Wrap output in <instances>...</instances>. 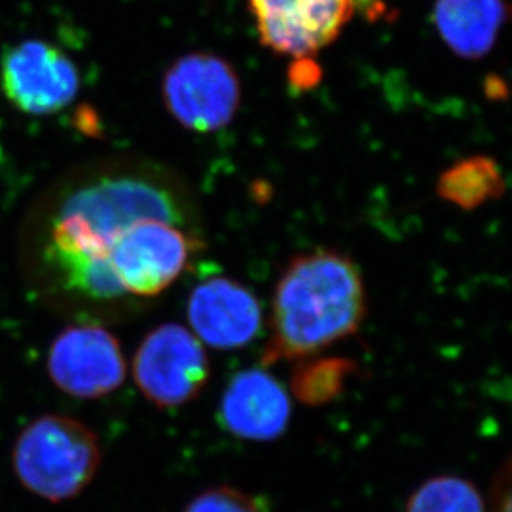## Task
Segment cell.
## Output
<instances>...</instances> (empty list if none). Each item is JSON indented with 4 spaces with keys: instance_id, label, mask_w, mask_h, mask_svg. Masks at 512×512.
I'll return each instance as SVG.
<instances>
[{
    "instance_id": "cell-17",
    "label": "cell",
    "mask_w": 512,
    "mask_h": 512,
    "mask_svg": "<svg viewBox=\"0 0 512 512\" xmlns=\"http://www.w3.org/2000/svg\"><path fill=\"white\" fill-rule=\"evenodd\" d=\"M494 512H511V469L509 463L494 486Z\"/></svg>"
},
{
    "instance_id": "cell-6",
    "label": "cell",
    "mask_w": 512,
    "mask_h": 512,
    "mask_svg": "<svg viewBox=\"0 0 512 512\" xmlns=\"http://www.w3.org/2000/svg\"><path fill=\"white\" fill-rule=\"evenodd\" d=\"M133 378L158 408H179L198 397L209 380L203 343L183 325L163 324L146 335L133 358Z\"/></svg>"
},
{
    "instance_id": "cell-8",
    "label": "cell",
    "mask_w": 512,
    "mask_h": 512,
    "mask_svg": "<svg viewBox=\"0 0 512 512\" xmlns=\"http://www.w3.org/2000/svg\"><path fill=\"white\" fill-rule=\"evenodd\" d=\"M5 97L25 115L60 112L77 98L80 77L72 60L44 40H24L0 58Z\"/></svg>"
},
{
    "instance_id": "cell-10",
    "label": "cell",
    "mask_w": 512,
    "mask_h": 512,
    "mask_svg": "<svg viewBox=\"0 0 512 512\" xmlns=\"http://www.w3.org/2000/svg\"><path fill=\"white\" fill-rule=\"evenodd\" d=\"M186 315L201 343L218 350L246 347L261 334V302L249 287L231 277H209L194 285Z\"/></svg>"
},
{
    "instance_id": "cell-4",
    "label": "cell",
    "mask_w": 512,
    "mask_h": 512,
    "mask_svg": "<svg viewBox=\"0 0 512 512\" xmlns=\"http://www.w3.org/2000/svg\"><path fill=\"white\" fill-rule=\"evenodd\" d=\"M201 247L198 232L143 219L126 229L105 261L108 300L125 295L155 297L178 281Z\"/></svg>"
},
{
    "instance_id": "cell-14",
    "label": "cell",
    "mask_w": 512,
    "mask_h": 512,
    "mask_svg": "<svg viewBox=\"0 0 512 512\" xmlns=\"http://www.w3.org/2000/svg\"><path fill=\"white\" fill-rule=\"evenodd\" d=\"M405 512H486L478 486L453 474L430 478L413 491Z\"/></svg>"
},
{
    "instance_id": "cell-11",
    "label": "cell",
    "mask_w": 512,
    "mask_h": 512,
    "mask_svg": "<svg viewBox=\"0 0 512 512\" xmlns=\"http://www.w3.org/2000/svg\"><path fill=\"white\" fill-rule=\"evenodd\" d=\"M292 418L289 393L266 368L237 372L224 388L219 421L236 438L266 443L284 435Z\"/></svg>"
},
{
    "instance_id": "cell-1",
    "label": "cell",
    "mask_w": 512,
    "mask_h": 512,
    "mask_svg": "<svg viewBox=\"0 0 512 512\" xmlns=\"http://www.w3.org/2000/svg\"><path fill=\"white\" fill-rule=\"evenodd\" d=\"M198 218L193 193L168 171H110L58 199L42 236L40 259L58 289L107 302L105 259L126 229L143 219H161L196 232Z\"/></svg>"
},
{
    "instance_id": "cell-2",
    "label": "cell",
    "mask_w": 512,
    "mask_h": 512,
    "mask_svg": "<svg viewBox=\"0 0 512 512\" xmlns=\"http://www.w3.org/2000/svg\"><path fill=\"white\" fill-rule=\"evenodd\" d=\"M367 314L362 272L329 249L295 256L272 299V337L262 363L309 357L355 334Z\"/></svg>"
},
{
    "instance_id": "cell-5",
    "label": "cell",
    "mask_w": 512,
    "mask_h": 512,
    "mask_svg": "<svg viewBox=\"0 0 512 512\" xmlns=\"http://www.w3.org/2000/svg\"><path fill=\"white\" fill-rule=\"evenodd\" d=\"M241 80L226 58L184 55L168 68L163 98L174 120L194 133L223 130L241 105Z\"/></svg>"
},
{
    "instance_id": "cell-16",
    "label": "cell",
    "mask_w": 512,
    "mask_h": 512,
    "mask_svg": "<svg viewBox=\"0 0 512 512\" xmlns=\"http://www.w3.org/2000/svg\"><path fill=\"white\" fill-rule=\"evenodd\" d=\"M184 512H264L259 499L241 489L216 486L189 501Z\"/></svg>"
},
{
    "instance_id": "cell-9",
    "label": "cell",
    "mask_w": 512,
    "mask_h": 512,
    "mask_svg": "<svg viewBox=\"0 0 512 512\" xmlns=\"http://www.w3.org/2000/svg\"><path fill=\"white\" fill-rule=\"evenodd\" d=\"M52 382L73 398L107 397L123 385L126 360L112 332L98 325H72L50 345Z\"/></svg>"
},
{
    "instance_id": "cell-13",
    "label": "cell",
    "mask_w": 512,
    "mask_h": 512,
    "mask_svg": "<svg viewBox=\"0 0 512 512\" xmlns=\"http://www.w3.org/2000/svg\"><path fill=\"white\" fill-rule=\"evenodd\" d=\"M503 171L493 158L471 156L441 174L436 191L441 199L464 211H473L503 196Z\"/></svg>"
},
{
    "instance_id": "cell-12",
    "label": "cell",
    "mask_w": 512,
    "mask_h": 512,
    "mask_svg": "<svg viewBox=\"0 0 512 512\" xmlns=\"http://www.w3.org/2000/svg\"><path fill=\"white\" fill-rule=\"evenodd\" d=\"M506 15L504 0H436L433 24L451 52L474 60L491 52Z\"/></svg>"
},
{
    "instance_id": "cell-7",
    "label": "cell",
    "mask_w": 512,
    "mask_h": 512,
    "mask_svg": "<svg viewBox=\"0 0 512 512\" xmlns=\"http://www.w3.org/2000/svg\"><path fill=\"white\" fill-rule=\"evenodd\" d=\"M262 45L285 57H314L339 39L355 0H249Z\"/></svg>"
},
{
    "instance_id": "cell-3",
    "label": "cell",
    "mask_w": 512,
    "mask_h": 512,
    "mask_svg": "<svg viewBox=\"0 0 512 512\" xmlns=\"http://www.w3.org/2000/svg\"><path fill=\"white\" fill-rule=\"evenodd\" d=\"M102 461L95 433L82 421L45 415L25 426L12 450L20 484L35 496L62 503L92 483Z\"/></svg>"
},
{
    "instance_id": "cell-15",
    "label": "cell",
    "mask_w": 512,
    "mask_h": 512,
    "mask_svg": "<svg viewBox=\"0 0 512 512\" xmlns=\"http://www.w3.org/2000/svg\"><path fill=\"white\" fill-rule=\"evenodd\" d=\"M345 368L342 362H322L295 375V393L309 403H320L339 392Z\"/></svg>"
}]
</instances>
